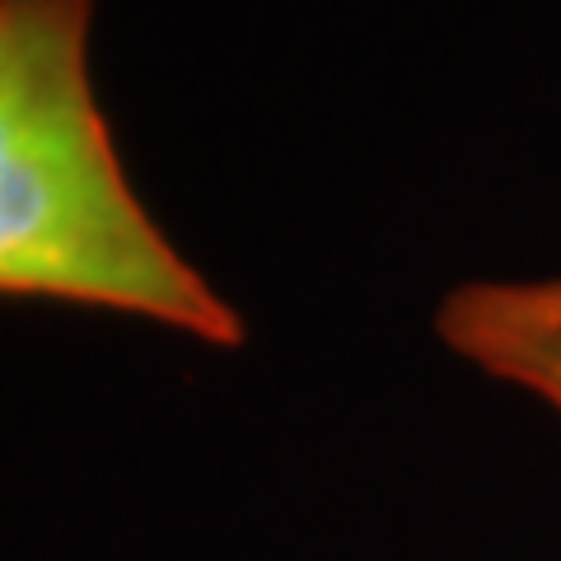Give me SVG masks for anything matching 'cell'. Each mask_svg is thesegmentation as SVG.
Instances as JSON below:
<instances>
[{
	"label": "cell",
	"mask_w": 561,
	"mask_h": 561,
	"mask_svg": "<svg viewBox=\"0 0 561 561\" xmlns=\"http://www.w3.org/2000/svg\"><path fill=\"white\" fill-rule=\"evenodd\" d=\"M90 33L94 0H0V295L117 309L239 346V309L173 249L122 169Z\"/></svg>",
	"instance_id": "6da1fadb"
},
{
	"label": "cell",
	"mask_w": 561,
	"mask_h": 561,
	"mask_svg": "<svg viewBox=\"0 0 561 561\" xmlns=\"http://www.w3.org/2000/svg\"><path fill=\"white\" fill-rule=\"evenodd\" d=\"M435 337L482 375L561 412V276L454 286L435 309Z\"/></svg>",
	"instance_id": "7a4b0ae2"
}]
</instances>
